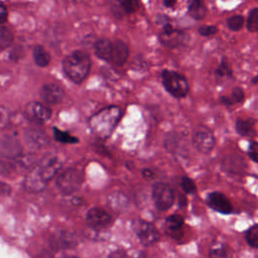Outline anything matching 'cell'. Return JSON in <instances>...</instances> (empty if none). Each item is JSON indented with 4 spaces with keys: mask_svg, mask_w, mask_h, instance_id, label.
I'll return each mask as SVG.
<instances>
[{
    "mask_svg": "<svg viewBox=\"0 0 258 258\" xmlns=\"http://www.w3.org/2000/svg\"><path fill=\"white\" fill-rule=\"evenodd\" d=\"M7 17H8L7 8L3 4H0V24L6 22Z\"/></svg>",
    "mask_w": 258,
    "mask_h": 258,
    "instance_id": "obj_38",
    "label": "cell"
},
{
    "mask_svg": "<svg viewBox=\"0 0 258 258\" xmlns=\"http://www.w3.org/2000/svg\"><path fill=\"white\" fill-rule=\"evenodd\" d=\"M216 74L221 78H229L232 76V69L226 58H223L221 60V63L216 71Z\"/></svg>",
    "mask_w": 258,
    "mask_h": 258,
    "instance_id": "obj_31",
    "label": "cell"
},
{
    "mask_svg": "<svg viewBox=\"0 0 258 258\" xmlns=\"http://www.w3.org/2000/svg\"><path fill=\"white\" fill-rule=\"evenodd\" d=\"M21 152V146L17 139L7 137L0 141V155L4 157H16Z\"/></svg>",
    "mask_w": 258,
    "mask_h": 258,
    "instance_id": "obj_17",
    "label": "cell"
},
{
    "mask_svg": "<svg viewBox=\"0 0 258 258\" xmlns=\"http://www.w3.org/2000/svg\"><path fill=\"white\" fill-rule=\"evenodd\" d=\"M129 49L127 44L121 39H117L112 44V52L110 61L116 66H123L128 58Z\"/></svg>",
    "mask_w": 258,
    "mask_h": 258,
    "instance_id": "obj_15",
    "label": "cell"
},
{
    "mask_svg": "<svg viewBox=\"0 0 258 258\" xmlns=\"http://www.w3.org/2000/svg\"><path fill=\"white\" fill-rule=\"evenodd\" d=\"M158 38L163 45L174 48L183 45L187 41L188 35L182 30L173 28L171 24L165 23L163 24L161 32L158 34Z\"/></svg>",
    "mask_w": 258,
    "mask_h": 258,
    "instance_id": "obj_7",
    "label": "cell"
},
{
    "mask_svg": "<svg viewBox=\"0 0 258 258\" xmlns=\"http://www.w3.org/2000/svg\"><path fill=\"white\" fill-rule=\"evenodd\" d=\"M61 167V162L57 158V156L47 154L44 155L39 162L34 166L35 170L39 173V175L48 182L52 177L55 176L57 171Z\"/></svg>",
    "mask_w": 258,
    "mask_h": 258,
    "instance_id": "obj_9",
    "label": "cell"
},
{
    "mask_svg": "<svg viewBox=\"0 0 258 258\" xmlns=\"http://www.w3.org/2000/svg\"><path fill=\"white\" fill-rule=\"evenodd\" d=\"M112 44L108 38H101L98 39L95 43V53L101 59L110 61L111 52H112Z\"/></svg>",
    "mask_w": 258,
    "mask_h": 258,
    "instance_id": "obj_18",
    "label": "cell"
},
{
    "mask_svg": "<svg viewBox=\"0 0 258 258\" xmlns=\"http://www.w3.org/2000/svg\"><path fill=\"white\" fill-rule=\"evenodd\" d=\"M11 169H13V167L9 163L0 162V173H9Z\"/></svg>",
    "mask_w": 258,
    "mask_h": 258,
    "instance_id": "obj_40",
    "label": "cell"
},
{
    "mask_svg": "<svg viewBox=\"0 0 258 258\" xmlns=\"http://www.w3.org/2000/svg\"><path fill=\"white\" fill-rule=\"evenodd\" d=\"M223 163L225 168L233 173H239L245 168V162L240 156H229Z\"/></svg>",
    "mask_w": 258,
    "mask_h": 258,
    "instance_id": "obj_22",
    "label": "cell"
},
{
    "mask_svg": "<svg viewBox=\"0 0 258 258\" xmlns=\"http://www.w3.org/2000/svg\"><path fill=\"white\" fill-rule=\"evenodd\" d=\"M13 33L5 26H0V49L7 48L13 42Z\"/></svg>",
    "mask_w": 258,
    "mask_h": 258,
    "instance_id": "obj_25",
    "label": "cell"
},
{
    "mask_svg": "<svg viewBox=\"0 0 258 258\" xmlns=\"http://www.w3.org/2000/svg\"><path fill=\"white\" fill-rule=\"evenodd\" d=\"M256 120L253 118H238L235 124L236 131L242 136L252 135L254 133V125Z\"/></svg>",
    "mask_w": 258,
    "mask_h": 258,
    "instance_id": "obj_19",
    "label": "cell"
},
{
    "mask_svg": "<svg viewBox=\"0 0 258 258\" xmlns=\"http://www.w3.org/2000/svg\"><path fill=\"white\" fill-rule=\"evenodd\" d=\"M182 142H183L182 136L180 137L176 133L171 132L166 134V136H164V147L172 154H176V152L181 149L180 145H182Z\"/></svg>",
    "mask_w": 258,
    "mask_h": 258,
    "instance_id": "obj_20",
    "label": "cell"
},
{
    "mask_svg": "<svg viewBox=\"0 0 258 258\" xmlns=\"http://www.w3.org/2000/svg\"><path fill=\"white\" fill-rule=\"evenodd\" d=\"M247 29L250 32H257L258 31V7L253 8L247 19Z\"/></svg>",
    "mask_w": 258,
    "mask_h": 258,
    "instance_id": "obj_27",
    "label": "cell"
},
{
    "mask_svg": "<svg viewBox=\"0 0 258 258\" xmlns=\"http://www.w3.org/2000/svg\"><path fill=\"white\" fill-rule=\"evenodd\" d=\"M180 186H181L182 190L186 194H195L197 191V186H196L195 181L187 176L181 177Z\"/></svg>",
    "mask_w": 258,
    "mask_h": 258,
    "instance_id": "obj_32",
    "label": "cell"
},
{
    "mask_svg": "<svg viewBox=\"0 0 258 258\" xmlns=\"http://www.w3.org/2000/svg\"><path fill=\"white\" fill-rule=\"evenodd\" d=\"M188 14L197 20H201L206 16L207 7L205 4L200 0H192L188 4Z\"/></svg>",
    "mask_w": 258,
    "mask_h": 258,
    "instance_id": "obj_21",
    "label": "cell"
},
{
    "mask_svg": "<svg viewBox=\"0 0 258 258\" xmlns=\"http://www.w3.org/2000/svg\"><path fill=\"white\" fill-rule=\"evenodd\" d=\"M142 175L145 178H153L155 176V173L151 169H149V168H144L142 170Z\"/></svg>",
    "mask_w": 258,
    "mask_h": 258,
    "instance_id": "obj_42",
    "label": "cell"
},
{
    "mask_svg": "<svg viewBox=\"0 0 258 258\" xmlns=\"http://www.w3.org/2000/svg\"><path fill=\"white\" fill-rule=\"evenodd\" d=\"M246 240L250 246L258 248V225L252 226L247 231Z\"/></svg>",
    "mask_w": 258,
    "mask_h": 258,
    "instance_id": "obj_30",
    "label": "cell"
},
{
    "mask_svg": "<svg viewBox=\"0 0 258 258\" xmlns=\"http://www.w3.org/2000/svg\"><path fill=\"white\" fill-rule=\"evenodd\" d=\"M24 114L28 120L36 124L45 123L51 116V111L48 107L39 102H29L24 109Z\"/></svg>",
    "mask_w": 258,
    "mask_h": 258,
    "instance_id": "obj_10",
    "label": "cell"
},
{
    "mask_svg": "<svg viewBox=\"0 0 258 258\" xmlns=\"http://www.w3.org/2000/svg\"><path fill=\"white\" fill-rule=\"evenodd\" d=\"M152 199L158 210L166 211L174 202L173 189L164 182H156L152 186Z\"/></svg>",
    "mask_w": 258,
    "mask_h": 258,
    "instance_id": "obj_6",
    "label": "cell"
},
{
    "mask_svg": "<svg viewBox=\"0 0 258 258\" xmlns=\"http://www.w3.org/2000/svg\"><path fill=\"white\" fill-rule=\"evenodd\" d=\"M33 58L38 67H46L50 61L49 53L41 45H36L33 48Z\"/></svg>",
    "mask_w": 258,
    "mask_h": 258,
    "instance_id": "obj_23",
    "label": "cell"
},
{
    "mask_svg": "<svg viewBox=\"0 0 258 258\" xmlns=\"http://www.w3.org/2000/svg\"><path fill=\"white\" fill-rule=\"evenodd\" d=\"M39 95L45 104L56 105L63 99L64 93L58 85L46 84L40 88Z\"/></svg>",
    "mask_w": 258,
    "mask_h": 258,
    "instance_id": "obj_12",
    "label": "cell"
},
{
    "mask_svg": "<svg viewBox=\"0 0 258 258\" xmlns=\"http://www.w3.org/2000/svg\"><path fill=\"white\" fill-rule=\"evenodd\" d=\"M207 203L213 210L221 214H230L233 211L232 204L228 198L220 191H213L209 194L207 197Z\"/></svg>",
    "mask_w": 258,
    "mask_h": 258,
    "instance_id": "obj_13",
    "label": "cell"
},
{
    "mask_svg": "<svg viewBox=\"0 0 258 258\" xmlns=\"http://www.w3.org/2000/svg\"><path fill=\"white\" fill-rule=\"evenodd\" d=\"M132 229L139 238V241L144 246L154 244L159 238V234L156 228L151 223L144 220H134L132 222Z\"/></svg>",
    "mask_w": 258,
    "mask_h": 258,
    "instance_id": "obj_8",
    "label": "cell"
},
{
    "mask_svg": "<svg viewBox=\"0 0 258 258\" xmlns=\"http://www.w3.org/2000/svg\"><path fill=\"white\" fill-rule=\"evenodd\" d=\"M215 136L207 126L199 125L195 129L191 136V143L198 151L206 154L211 152L215 146Z\"/></svg>",
    "mask_w": 258,
    "mask_h": 258,
    "instance_id": "obj_5",
    "label": "cell"
},
{
    "mask_svg": "<svg viewBox=\"0 0 258 258\" xmlns=\"http://www.w3.org/2000/svg\"><path fill=\"white\" fill-rule=\"evenodd\" d=\"M47 182L39 175V173L33 167L24 177L23 185L26 190L30 192H38L45 188Z\"/></svg>",
    "mask_w": 258,
    "mask_h": 258,
    "instance_id": "obj_14",
    "label": "cell"
},
{
    "mask_svg": "<svg viewBox=\"0 0 258 258\" xmlns=\"http://www.w3.org/2000/svg\"><path fill=\"white\" fill-rule=\"evenodd\" d=\"M10 119V113L7 108L0 106V128L5 127Z\"/></svg>",
    "mask_w": 258,
    "mask_h": 258,
    "instance_id": "obj_37",
    "label": "cell"
},
{
    "mask_svg": "<svg viewBox=\"0 0 258 258\" xmlns=\"http://www.w3.org/2000/svg\"><path fill=\"white\" fill-rule=\"evenodd\" d=\"M83 182V173L77 168H69L56 177V186L63 195H72L80 189Z\"/></svg>",
    "mask_w": 258,
    "mask_h": 258,
    "instance_id": "obj_4",
    "label": "cell"
},
{
    "mask_svg": "<svg viewBox=\"0 0 258 258\" xmlns=\"http://www.w3.org/2000/svg\"><path fill=\"white\" fill-rule=\"evenodd\" d=\"M218 31L217 26L215 25H203L198 28V32L203 36H211L216 34Z\"/></svg>",
    "mask_w": 258,
    "mask_h": 258,
    "instance_id": "obj_35",
    "label": "cell"
},
{
    "mask_svg": "<svg viewBox=\"0 0 258 258\" xmlns=\"http://www.w3.org/2000/svg\"><path fill=\"white\" fill-rule=\"evenodd\" d=\"M227 26L233 31H239L244 26V17L242 15H233L227 19Z\"/></svg>",
    "mask_w": 258,
    "mask_h": 258,
    "instance_id": "obj_28",
    "label": "cell"
},
{
    "mask_svg": "<svg viewBox=\"0 0 258 258\" xmlns=\"http://www.w3.org/2000/svg\"><path fill=\"white\" fill-rule=\"evenodd\" d=\"M163 4L166 6V7H172L174 4H175V1L173 0H165L163 2Z\"/></svg>",
    "mask_w": 258,
    "mask_h": 258,
    "instance_id": "obj_44",
    "label": "cell"
},
{
    "mask_svg": "<svg viewBox=\"0 0 258 258\" xmlns=\"http://www.w3.org/2000/svg\"><path fill=\"white\" fill-rule=\"evenodd\" d=\"M166 225L171 231H177L183 225V218L179 215H172L166 219Z\"/></svg>",
    "mask_w": 258,
    "mask_h": 258,
    "instance_id": "obj_29",
    "label": "cell"
},
{
    "mask_svg": "<svg viewBox=\"0 0 258 258\" xmlns=\"http://www.w3.org/2000/svg\"><path fill=\"white\" fill-rule=\"evenodd\" d=\"M227 255H228L227 251L225 250V248L222 245L213 247L210 252L211 258H226Z\"/></svg>",
    "mask_w": 258,
    "mask_h": 258,
    "instance_id": "obj_36",
    "label": "cell"
},
{
    "mask_svg": "<svg viewBox=\"0 0 258 258\" xmlns=\"http://www.w3.org/2000/svg\"><path fill=\"white\" fill-rule=\"evenodd\" d=\"M220 102L225 106H232L233 105V102H232L231 98L228 97V96H221L220 97Z\"/></svg>",
    "mask_w": 258,
    "mask_h": 258,
    "instance_id": "obj_41",
    "label": "cell"
},
{
    "mask_svg": "<svg viewBox=\"0 0 258 258\" xmlns=\"http://www.w3.org/2000/svg\"><path fill=\"white\" fill-rule=\"evenodd\" d=\"M119 5L123 12L125 13H133L139 8V2L138 1H121L119 2Z\"/></svg>",
    "mask_w": 258,
    "mask_h": 258,
    "instance_id": "obj_33",
    "label": "cell"
},
{
    "mask_svg": "<svg viewBox=\"0 0 258 258\" xmlns=\"http://www.w3.org/2000/svg\"><path fill=\"white\" fill-rule=\"evenodd\" d=\"M87 223L95 229L107 228L112 223V217L108 212L101 208H93L87 213Z\"/></svg>",
    "mask_w": 258,
    "mask_h": 258,
    "instance_id": "obj_11",
    "label": "cell"
},
{
    "mask_svg": "<svg viewBox=\"0 0 258 258\" xmlns=\"http://www.w3.org/2000/svg\"><path fill=\"white\" fill-rule=\"evenodd\" d=\"M91 58L82 50H75L62 60V70L66 76L74 83L81 84L89 75Z\"/></svg>",
    "mask_w": 258,
    "mask_h": 258,
    "instance_id": "obj_2",
    "label": "cell"
},
{
    "mask_svg": "<svg viewBox=\"0 0 258 258\" xmlns=\"http://www.w3.org/2000/svg\"><path fill=\"white\" fill-rule=\"evenodd\" d=\"M108 204L114 209H124L129 204V201L123 194L115 192L108 198Z\"/></svg>",
    "mask_w": 258,
    "mask_h": 258,
    "instance_id": "obj_24",
    "label": "cell"
},
{
    "mask_svg": "<svg viewBox=\"0 0 258 258\" xmlns=\"http://www.w3.org/2000/svg\"><path fill=\"white\" fill-rule=\"evenodd\" d=\"M53 136L55 138V140L61 142V143H77L79 142V139L73 135H71L70 133L66 132V131H61L58 128H53Z\"/></svg>",
    "mask_w": 258,
    "mask_h": 258,
    "instance_id": "obj_26",
    "label": "cell"
},
{
    "mask_svg": "<svg viewBox=\"0 0 258 258\" xmlns=\"http://www.w3.org/2000/svg\"><path fill=\"white\" fill-rule=\"evenodd\" d=\"M230 98H231L233 104H235V103L240 104V103H242V102L244 101L245 95H244V92H243V90H242L241 88L235 87V88H233V90H232V93H231V97H230Z\"/></svg>",
    "mask_w": 258,
    "mask_h": 258,
    "instance_id": "obj_34",
    "label": "cell"
},
{
    "mask_svg": "<svg viewBox=\"0 0 258 258\" xmlns=\"http://www.w3.org/2000/svg\"><path fill=\"white\" fill-rule=\"evenodd\" d=\"M251 82H252V84H257V83H258V76H256V77L252 78Z\"/></svg>",
    "mask_w": 258,
    "mask_h": 258,
    "instance_id": "obj_45",
    "label": "cell"
},
{
    "mask_svg": "<svg viewBox=\"0 0 258 258\" xmlns=\"http://www.w3.org/2000/svg\"><path fill=\"white\" fill-rule=\"evenodd\" d=\"M161 78L165 90L174 98H183L187 95L189 86L182 75L174 71L164 70L161 74Z\"/></svg>",
    "mask_w": 258,
    "mask_h": 258,
    "instance_id": "obj_3",
    "label": "cell"
},
{
    "mask_svg": "<svg viewBox=\"0 0 258 258\" xmlns=\"http://www.w3.org/2000/svg\"><path fill=\"white\" fill-rule=\"evenodd\" d=\"M122 111L117 106L106 107L89 119V126L91 131L100 139H107L113 133L117 126Z\"/></svg>",
    "mask_w": 258,
    "mask_h": 258,
    "instance_id": "obj_1",
    "label": "cell"
},
{
    "mask_svg": "<svg viewBox=\"0 0 258 258\" xmlns=\"http://www.w3.org/2000/svg\"><path fill=\"white\" fill-rule=\"evenodd\" d=\"M24 138L27 146L31 149H39L47 142L46 135L36 129H28L24 133Z\"/></svg>",
    "mask_w": 258,
    "mask_h": 258,
    "instance_id": "obj_16",
    "label": "cell"
},
{
    "mask_svg": "<svg viewBox=\"0 0 258 258\" xmlns=\"http://www.w3.org/2000/svg\"><path fill=\"white\" fill-rule=\"evenodd\" d=\"M248 155H249V157L253 160V161H255V162H258V151H249L248 152Z\"/></svg>",
    "mask_w": 258,
    "mask_h": 258,
    "instance_id": "obj_43",
    "label": "cell"
},
{
    "mask_svg": "<svg viewBox=\"0 0 258 258\" xmlns=\"http://www.w3.org/2000/svg\"><path fill=\"white\" fill-rule=\"evenodd\" d=\"M11 191V187L9 186V184L0 181V195H9Z\"/></svg>",
    "mask_w": 258,
    "mask_h": 258,
    "instance_id": "obj_39",
    "label": "cell"
}]
</instances>
